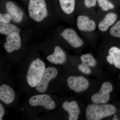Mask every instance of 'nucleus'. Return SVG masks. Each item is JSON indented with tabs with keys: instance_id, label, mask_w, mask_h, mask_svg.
<instances>
[{
	"instance_id": "nucleus-20",
	"label": "nucleus",
	"mask_w": 120,
	"mask_h": 120,
	"mask_svg": "<svg viewBox=\"0 0 120 120\" xmlns=\"http://www.w3.org/2000/svg\"><path fill=\"white\" fill-rule=\"evenodd\" d=\"M99 7L103 11H108L114 8V6L108 0H97Z\"/></svg>"
},
{
	"instance_id": "nucleus-25",
	"label": "nucleus",
	"mask_w": 120,
	"mask_h": 120,
	"mask_svg": "<svg viewBox=\"0 0 120 120\" xmlns=\"http://www.w3.org/2000/svg\"><path fill=\"white\" fill-rule=\"evenodd\" d=\"M5 114V110L3 105L0 103V120H2V117H4Z\"/></svg>"
},
{
	"instance_id": "nucleus-6",
	"label": "nucleus",
	"mask_w": 120,
	"mask_h": 120,
	"mask_svg": "<svg viewBox=\"0 0 120 120\" xmlns=\"http://www.w3.org/2000/svg\"><path fill=\"white\" fill-rule=\"evenodd\" d=\"M58 75V71L54 67L46 68L41 81L36 87V90L40 93L46 91L50 81L55 79Z\"/></svg>"
},
{
	"instance_id": "nucleus-7",
	"label": "nucleus",
	"mask_w": 120,
	"mask_h": 120,
	"mask_svg": "<svg viewBox=\"0 0 120 120\" xmlns=\"http://www.w3.org/2000/svg\"><path fill=\"white\" fill-rule=\"evenodd\" d=\"M60 35L73 48H80L83 45V40L79 36L77 32L72 28H65L61 32Z\"/></svg>"
},
{
	"instance_id": "nucleus-17",
	"label": "nucleus",
	"mask_w": 120,
	"mask_h": 120,
	"mask_svg": "<svg viewBox=\"0 0 120 120\" xmlns=\"http://www.w3.org/2000/svg\"><path fill=\"white\" fill-rule=\"evenodd\" d=\"M60 7L62 11L67 15L73 13L75 7V0H59Z\"/></svg>"
},
{
	"instance_id": "nucleus-16",
	"label": "nucleus",
	"mask_w": 120,
	"mask_h": 120,
	"mask_svg": "<svg viewBox=\"0 0 120 120\" xmlns=\"http://www.w3.org/2000/svg\"><path fill=\"white\" fill-rule=\"evenodd\" d=\"M106 60L110 64L120 68V49L116 46L111 47L109 50Z\"/></svg>"
},
{
	"instance_id": "nucleus-4",
	"label": "nucleus",
	"mask_w": 120,
	"mask_h": 120,
	"mask_svg": "<svg viewBox=\"0 0 120 120\" xmlns=\"http://www.w3.org/2000/svg\"><path fill=\"white\" fill-rule=\"evenodd\" d=\"M29 103L32 106H41L48 110H52L56 107L54 101L49 95L40 94L30 98Z\"/></svg>"
},
{
	"instance_id": "nucleus-1",
	"label": "nucleus",
	"mask_w": 120,
	"mask_h": 120,
	"mask_svg": "<svg viewBox=\"0 0 120 120\" xmlns=\"http://www.w3.org/2000/svg\"><path fill=\"white\" fill-rule=\"evenodd\" d=\"M116 107L110 104L94 103L88 105L86 110V117L88 120H99L113 115Z\"/></svg>"
},
{
	"instance_id": "nucleus-22",
	"label": "nucleus",
	"mask_w": 120,
	"mask_h": 120,
	"mask_svg": "<svg viewBox=\"0 0 120 120\" xmlns=\"http://www.w3.org/2000/svg\"><path fill=\"white\" fill-rule=\"evenodd\" d=\"M11 20V17L9 13H0V23H9Z\"/></svg>"
},
{
	"instance_id": "nucleus-15",
	"label": "nucleus",
	"mask_w": 120,
	"mask_h": 120,
	"mask_svg": "<svg viewBox=\"0 0 120 120\" xmlns=\"http://www.w3.org/2000/svg\"><path fill=\"white\" fill-rule=\"evenodd\" d=\"M117 18L116 13L112 12L107 13L99 23L98 29L101 32L107 31L110 26L115 23Z\"/></svg>"
},
{
	"instance_id": "nucleus-27",
	"label": "nucleus",
	"mask_w": 120,
	"mask_h": 120,
	"mask_svg": "<svg viewBox=\"0 0 120 120\" xmlns=\"http://www.w3.org/2000/svg\"></svg>"
},
{
	"instance_id": "nucleus-5",
	"label": "nucleus",
	"mask_w": 120,
	"mask_h": 120,
	"mask_svg": "<svg viewBox=\"0 0 120 120\" xmlns=\"http://www.w3.org/2000/svg\"><path fill=\"white\" fill-rule=\"evenodd\" d=\"M113 89L112 85L110 82H105L101 86L99 92L91 96V101L97 104H105L109 100L110 93L112 92Z\"/></svg>"
},
{
	"instance_id": "nucleus-12",
	"label": "nucleus",
	"mask_w": 120,
	"mask_h": 120,
	"mask_svg": "<svg viewBox=\"0 0 120 120\" xmlns=\"http://www.w3.org/2000/svg\"><path fill=\"white\" fill-rule=\"evenodd\" d=\"M15 94L14 90L7 84H3L0 86V100L3 103L9 105L15 101Z\"/></svg>"
},
{
	"instance_id": "nucleus-10",
	"label": "nucleus",
	"mask_w": 120,
	"mask_h": 120,
	"mask_svg": "<svg viewBox=\"0 0 120 120\" xmlns=\"http://www.w3.org/2000/svg\"><path fill=\"white\" fill-rule=\"evenodd\" d=\"M76 22L79 30L83 32H92L95 30L97 26L94 20L85 15L79 16Z\"/></svg>"
},
{
	"instance_id": "nucleus-8",
	"label": "nucleus",
	"mask_w": 120,
	"mask_h": 120,
	"mask_svg": "<svg viewBox=\"0 0 120 120\" xmlns=\"http://www.w3.org/2000/svg\"><path fill=\"white\" fill-rule=\"evenodd\" d=\"M69 88L75 92H79L84 91L88 88L89 82L82 76H70L67 79Z\"/></svg>"
},
{
	"instance_id": "nucleus-19",
	"label": "nucleus",
	"mask_w": 120,
	"mask_h": 120,
	"mask_svg": "<svg viewBox=\"0 0 120 120\" xmlns=\"http://www.w3.org/2000/svg\"><path fill=\"white\" fill-rule=\"evenodd\" d=\"M80 60L82 63L90 67H94L97 65V61L90 53L83 54L80 57Z\"/></svg>"
},
{
	"instance_id": "nucleus-14",
	"label": "nucleus",
	"mask_w": 120,
	"mask_h": 120,
	"mask_svg": "<svg viewBox=\"0 0 120 120\" xmlns=\"http://www.w3.org/2000/svg\"><path fill=\"white\" fill-rule=\"evenodd\" d=\"M62 107L68 113L69 120H77L80 110L76 101H65L62 104Z\"/></svg>"
},
{
	"instance_id": "nucleus-23",
	"label": "nucleus",
	"mask_w": 120,
	"mask_h": 120,
	"mask_svg": "<svg viewBox=\"0 0 120 120\" xmlns=\"http://www.w3.org/2000/svg\"><path fill=\"white\" fill-rule=\"evenodd\" d=\"M78 69L80 71L86 74H90L91 72L90 67L82 63L79 65Z\"/></svg>"
},
{
	"instance_id": "nucleus-9",
	"label": "nucleus",
	"mask_w": 120,
	"mask_h": 120,
	"mask_svg": "<svg viewBox=\"0 0 120 120\" xmlns=\"http://www.w3.org/2000/svg\"><path fill=\"white\" fill-rule=\"evenodd\" d=\"M4 47L8 53L19 50L22 47V39L19 32H14L7 36Z\"/></svg>"
},
{
	"instance_id": "nucleus-11",
	"label": "nucleus",
	"mask_w": 120,
	"mask_h": 120,
	"mask_svg": "<svg viewBox=\"0 0 120 120\" xmlns=\"http://www.w3.org/2000/svg\"><path fill=\"white\" fill-rule=\"evenodd\" d=\"M6 8L8 13L11 16L13 22L18 23L22 22L24 13L20 8L11 1L6 3Z\"/></svg>"
},
{
	"instance_id": "nucleus-21",
	"label": "nucleus",
	"mask_w": 120,
	"mask_h": 120,
	"mask_svg": "<svg viewBox=\"0 0 120 120\" xmlns=\"http://www.w3.org/2000/svg\"><path fill=\"white\" fill-rule=\"evenodd\" d=\"M109 33L112 37L120 38V20L112 26L110 30Z\"/></svg>"
},
{
	"instance_id": "nucleus-26",
	"label": "nucleus",
	"mask_w": 120,
	"mask_h": 120,
	"mask_svg": "<svg viewBox=\"0 0 120 120\" xmlns=\"http://www.w3.org/2000/svg\"></svg>"
},
{
	"instance_id": "nucleus-2",
	"label": "nucleus",
	"mask_w": 120,
	"mask_h": 120,
	"mask_svg": "<svg viewBox=\"0 0 120 120\" xmlns=\"http://www.w3.org/2000/svg\"><path fill=\"white\" fill-rule=\"evenodd\" d=\"M46 68L45 62L39 58L31 61L26 75V82L30 86L35 87L38 86L41 81Z\"/></svg>"
},
{
	"instance_id": "nucleus-13",
	"label": "nucleus",
	"mask_w": 120,
	"mask_h": 120,
	"mask_svg": "<svg viewBox=\"0 0 120 120\" xmlns=\"http://www.w3.org/2000/svg\"><path fill=\"white\" fill-rule=\"evenodd\" d=\"M46 59L54 64H62L66 61L67 56L62 48L56 45L54 47L53 53L47 56Z\"/></svg>"
},
{
	"instance_id": "nucleus-3",
	"label": "nucleus",
	"mask_w": 120,
	"mask_h": 120,
	"mask_svg": "<svg viewBox=\"0 0 120 120\" xmlns=\"http://www.w3.org/2000/svg\"><path fill=\"white\" fill-rule=\"evenodd\" d=\"M28 15L37 22H41L48 16L49 11L45 0H30L28 5Z\"/></svg>"
},
{
	"instance_id": "nucleus-18",
	"label": "nucleus",
	"mask_w": 120,
	"mask_h": 120,
	"mask_svg": "<svg viewBox=\"0 0 120 120\" xmlns=\"http://www.w3.org/2000/svg\"><path fill=\"white\" fill-rule=\"evenodd\" d=\"M20 29L16 25L12 23H0V34L8 36L15 32H20Z\"/></svg>"
},
{
	"instance_id": "nucleus-24",
	"label": "nucleus",
	"mask_w": 120,
	"mask_h": 120,
	"mask_svg": "<svg viewBox=\"0 0 120 120\" xmlns=\"http://www.w3.org/2000/svg\"><path fill=\"white\" fill-rule=\"evenodd\" d=\"M97 0H84L85 6L87 8H91L96 5Z\"/></svg>"
}]
</instances>
